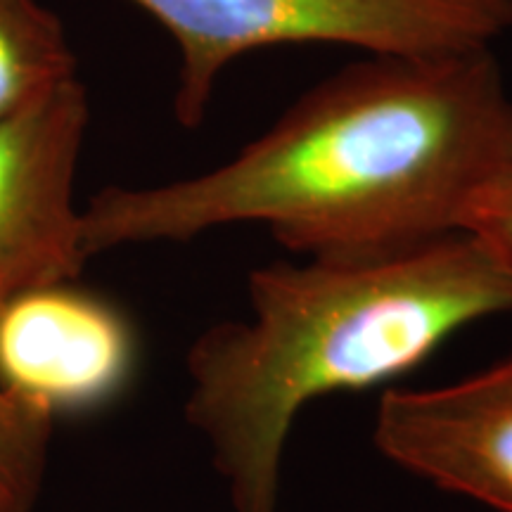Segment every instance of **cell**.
Masks as SVG:
<instances>
[{
    "mask_svg": "<svg viewBox=\"0 0 512 512\" xmlns=\"http://www.w3.org/2000/svg\"><path fill=\"white\" fill-rule=\"evenodd\" d=\"M10 294L0 283V309ZM55 415L0 387V512H34L48 467Z\"/></svg>",
    "mask_w": 512,
    "mask_h": 512,
    "instance_id": "ba28073f",
    "label": "cell"
},
{
    "mask_svg": "<svg viewBox=\"0 0 512 512\" xmlns=\"http://www.w3.org/2000/svg\"><path fill=\"white\" fill-rule=\"evenodd\" d=\"M88 119L81 79L0 119V283L10 297L76 280L88 261L74 204Z\"/></svg>",
    "mask_w": 512,
    "mask_h": 512,
    "instance_id": "277c9868",
    "label": "cell"
},
{
    "mask_svg": "<svg viewBox=\"0 0 512 512\" xmlns=\"http://www.w3.org/2000/svg\"><path fill=\"white\" fill-rule=\"evenodd\" d=\"M373 437L403 470L512 512V358L446 387L389 389Z\"/></svg>",
    "mask_w": 512,
    "mask_h": 512,
    "instance_id": "8992f818",
    "label": "cell"
},
{
    "mask_svg": "<svg viewBox=\"0 0 512 512\" xmlns=\"http://www.w3.org/2000/svg\"><path fill=\"white\" fill-rule=\"evenodd\" d=\"M174 38L178 124L207 117L223 69L261 48L330 43L370 57L489 50L512 29V0H128Z\"/></svg>",
    "mask_w": 512,
    "mask_h": 512,
    "instance_id": "3957f363",
    "label": "cell"
},
{
    "mask_svg": "<svg viewBox=\"0 0 512 512\" xmlns=\"http://www.w3.org/2000/svg\"><path fill=\"white\" fill-rule=\"evenodd\" d=\"M510 114L494 48L368 55L207 174L100 190L81 209L83 252L188 242L245 223L302 256L384 254L463 233Z\"/></svg>",
    "mask_w": 512,
    "mask_h": 512,
    "instance_id": "6da1fadb",
    "label": "cell"
},
{
    "mask_svg": "<svg viewBox=\"0 0 512 512\" xmlns=\"http://www.w3.org/2000/svg\"><path fill=\"white\" fill-rule=\"evenodd\" d=\"M133 368L128 318L76 280L17 292L0 309V387L55 418L117 399Z\"/></svg>",
    "mask_w": 512,
    "mask_h": 512,
    "instance_id": "5b68a950",
    "label": "cell"
},
{
    "mask_svg": "<svg viewBox=\"0 0 512 512\" xmlns=\"http://www.w3.org/2000/svg\"><path fill=\"white\" fill-rule=\"evenodd\" d=\"M249 318L188 351L185 418L207 441L233 512H280L287 441L313 401L411 373L479 320L512 311V278L451 233L368 256L254 268Z\"/></svg>",
    "mask_w": 512,
    "mask_h": 512,
    "instance_id": "7a4b0ae2",
    "label": "cell"
},
{
    "mask_svg": "<svg viewBox=\"0 0 512 512\" xmlns=\"http://www.w3.org/2000/svg\"><path fill=\"white\" fill-rule=\"evenodd\" d=\"M460 230L482 242L512 278V114L467 200Z\"/></svg>",
    "mask_w": 512,
    "mask_h": 512,
    "instance_id": "9c48e42d",
    "label": "cell"
},
{
    "mask_svg": "<svg viewBox=\"0 0 512 512\" xmlns=\"http://www.w3.org/2000/svg\"><path fill=\"white\" fill-rule=\"evenodd\" d=\"M79 79L60 17L38 0H0V119Z\"/></svg>",
    "mask_w": 512,
    "mask_h": 512,
    "instance_id": "52a82bcc",
    "label": "cell"
}]
</instances>
